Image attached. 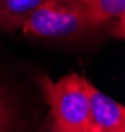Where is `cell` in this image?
Wrapping results in <instances>:
<instances>
[{"instance_id": "6da1fadb", "label": "cell", "mask_w": 125, "mask_h": 132, "mask_svg": "<svg viewBox=\"0 0 125 132\" xmlns=\"http://www.w3.org/2000/svg\"><path fill=\"white\" fill-rule=\"evenodd\" d=\"M88 79L71 73L53 82L48 74L37 77V83L49 106V131L91 132Z\"/></svg>"}, {"instance_id": "3957f363", "label": "cell", "mask_w": 125, "mask_h": 132, "mask_svg": "<svg viewBox=\"0 0 125 132\" xmlns=\"http://www.w3.org/2000/svg\"><path fill=\"white\" fill-rule=\"evenodd\" d=\"M91 132H124L125 108L121 103L101 93L91 82L87 86Z\"/></svg>"}, {"instance_id": "277c9868", "label": "cell", "mask_w": 125, "mask_h": 132, "mask_svg": "<svg viewBox=\"0 0 125 132\" xmlns=\"http://www.w3.org/2000/svg\"><path fill=\"white\" fill-rule=\"evenodd\" d=\"M48 0H0V32L13 33Z\"/></svg>"}, {"instance_id": "5b68a950", "label": "cell", "mask_w": 125, "mask_h": 132, "mask_svg": "<svg viewBox=\"0 0 125 132\" xmlns=\"http://www.w3.org/2000/svg\"><path fill=\"white\" fill-rule=\"evenodd\" d=\"M86 5L94 23L101 28L113 19H125V0H79Z\"/></svg>"}, {"instance_id": "8992f818", "label": "cell", "mask_w": 125, "mask_h": 132, "mask_svg": "<svg viewBox=\"0 0 125 132\" xmlns=\"http://www.w3.org/2000/svg\"><path fill=\"white\" fill-rule=\"evenodd\" d=\"M26 123L11 95L0 87V132L25 131Z\"/></svg>"}, {"instance_id": "52a82bcc", "label": "cell", "mask_w": 125, "mask_h": 132, "mask_svg": "<svg viewBox=\"0 0 125 132\" xmlns=\"http://www.w3.org/2000/svg\"><path fill=\"white\" fill-rule=\"evenodd\" d=\"M113 24L109 27V35L115 38H124L125 35V19H113Z\"/></svg>"}, {"instance_id": "7a4b0ae2", "label": "cell", "mask_w": 125, "mask_h": 132, "mask_svg": "<svg viewBox=\"0 0 125 132\" xmlns=\"http://www.w3.org/2000/svg\"><path fill=\"white\" fill-rule=\"evenodd\" d=\"M25 36L48 40H79L100 29L79 0H48L21 27Z\"/></svg>"}]
</instances>
